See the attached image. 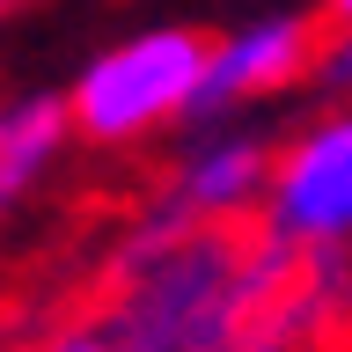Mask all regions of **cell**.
<instances>
[{"label": "cell", "mask_w": 352, "mask_h": 352, "mask_svg": "<svg viewBox=\"0 0 352 352\" xmlns=\"http://www.w3.org/2000/svg\"><path fill=\"white\" fill-rule=\"evenodd\" d=\"M286 264L294 242L264 220H176L147 198L103 257L96 323L118 352H213L257 330Z\"/></svg>", "instance_id": "6da1fadb"}, {"label": "cell", "mask_w": 352, "mask_h": 352, "mask_svg": "<svg viewBox=\"0 0 352 352\" xmlns=\"http://www.w3.org/2000/svg\"><path fill=\"white\" fill-rule=\"evenodd\" d=\"M206 52H213V37L191 30V22H147V30L103 44L66 81L74 140H88V147H140V140H162L169 125H191Z\"/></svg>", "instance_id": "7a4b0ae2"}, {"label": "cell", "mask_w": 352, "mask_h": 352, "mask_svg": "<svg viewBox=\"0 0 352 352\" xmlns=\"http://www.w3.org/2000/svg\"><path fill=\"white\" fill-rule=\"evenodd\" d=\"M264 228L301 250H345L352 242V96H330L316 118L279 140Z\"/></svg>", "instance_id": "3957f363"}, {"label": "cell", "mask_w": 352, "mask_h": 352, "mask_svg": "<svg viewBox=\"0 0 352 352\" xmlns=\"http://www.w3.org/2000/svg\"><path fill=\"white\" fill-rule=\"evenodd\" d=\"M272 162H279V140L242 118L184 125V147L154 184V206L176 220H257L272 191Z\"/></svg>", "instance_id": "277c9868"}, {"label": "cell", "mask_w": 352, "mask_h": 352, "mask_svg": "<svg viewBox=\"0 0 352 352\" xmlns=\"http://www.w3.org/2000/svg\"><path fill=\"white\" fill-rule=\"evenodd\" d=\"M323 37H330L323 15H250V22H235L206 52V81H198L191 125H220V118H235L250 103H272L286 88L316 81Z\"/></svg>", "instance_id": "5b68a950"}, {"label": "cell", "mask_w": 352, "mask_h": 352, "mask_svg": "<svg viewBox=\"0 0 352 352\" xmlns=\"http://www.w3.org/2000/svg\"><path fill=\"white\" fill-rule=\"evenodd\" d=\"M66 140H74V110H66V88H22V96H0V206H15L59 169Z\"/></svg>", "instance_id": "8992f818"}, {"label": "cell", "mask_w": 352, "mask_h": 352, "mask_svg": "<svg viewBox=\"0 0 352 352\" xmlns=\"http://www.w3.org/2000/svg\"><path fill=\"white\" fill-rule=\"evenodd\" d=\"M22 352H118V338H110L96 316H66V323H52V330H37Z\"/></svg>", "instance_id": "52a82bcc"}, {"label": "cell", "mask_w": 352, "mask_h": 352, "mask_svg": "<svg viewBox=\"0 0 352 352\" xmlns=\"http://www.w3.org/2000/svg\"><path fill=\"white\" fill-rule=\"evenodd\" d=\"M316 88H323V96H352V30H330V37H323Z\"/></svg>", "instance_id": "ba28073f"}, {"label": "cell", "mask_w": 352, "mask_h": 352, "mask_svg": "<svg viewBox=\"0 0 352 352\" xmlns=\"http://www.w3.org/2000/svg\"><path fill=\"white\" fill-rule=\"evenodd\" d=\"M316 15H323V30H352V0H316Z\"/></svg>", "instance_id": "9c48e42d"}, {"label": "cell", "mask_w": 352, "mask_h": 352, "mask_svg": "<svg viewBox=\"0 0 352 352\" xmlns=\"http://www.w3.org/2000/svg\"><path fill=\"white\" fill-rule=\"evenodd\" d=\"M8 8H15V0H0V15H8Z\"/></svg>", "instance_id": "30bf717a"}, {"label": "cell", "mask_w": 352, "mask_h": 352, "mask_svg": "<svg viewBox=\"0 0 352 352\" xmlns=\"http://www.w3.org/2000/svg\"><path fill=\"white\" fill-rule=\"evenodd\" d=\"M0 213H8V206H0Z\"/></svg>", "instance_id": "8fae6325"}]
</instances>
